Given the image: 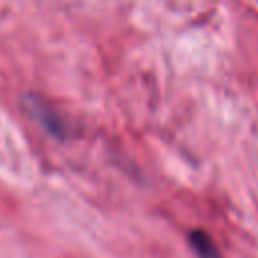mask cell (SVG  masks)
Returning <instances> with one entry per match:
<instances>
[{"label":"cell","instance_id":"7a4b0ae2","mask_svg":"<svg viewBox=\"0 0 258 258\" xmlns=\"http://www.w3.org/2000/svg\"><path fill=\"white\" fill-rule=\"evenodd\" d=\"M189 244H191V248H194L198 258H222V254L218 252V248L212 242V238L202 230H194L189 234Z\"/></svg>","mask_w":258,"mask_h":258},{"label":"cell","instance_id":"6da1fadb","mask_svg":"<svg viewBox=\"0 0 258 258\" xmlns=\"http://www.w3.org/2000/svg\"><path fill=\"white\" fill-rule=\"evenodd\" d=\"M22 103L26 105L28 115H30L44 131H48L50 135H54V137H58V139H64V137L71 135L67 121H64L48 103H44L40 97H36V95H26V99H24Z\"/></svg>","mask_w":258,"mask_h":258}]
</instances>
